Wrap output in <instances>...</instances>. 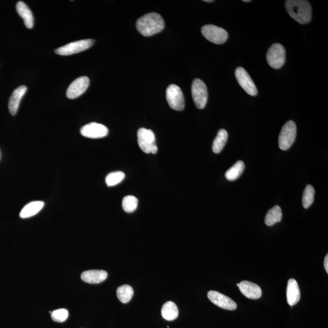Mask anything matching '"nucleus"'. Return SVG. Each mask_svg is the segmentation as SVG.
I'll list each match as a JSON object with an SVG mask.
<instances>
[{
    "label": "nucleus",
    "mask_w": 328,
    "mask_h": 328,
    "mask_svg": "<svg viewBox=\"0 0 328 328\" xmlns=\"http://www.w3.org/2000/svg\"><path fill=\"white\" fill-rule=\"evenodd\" d=\"M125 173L122 172H115L109 173L106 177L105 181L107 186L113 187L119 184L124 180Z\"/></svg>",
    "instance_id": "27"
},
{
    "label": "nucleus",
    "mask_w": 328,
    "mask_h": 328,
    "mask_svg": "<svg viewBox=\"0 0 328 328\" xmlns=\"http://www.w3.org/2000/svg\"><path fill=\"white\" fill-rule=\"evenodd\" d=\"M201 33L207 40L214 44H223L228 38V33L225 30L214 25L204 26L201 29Z\"/></svg>",
    "instance_id": "6"
},
{
    "label": "nucleus",
    "mask_w": 328,
    "mask_h": 328,
    "mask_svg": "<svg viewBox=\"0 0 328 328\" xmlns=\"http://www.w3.org/2000/svg\"><path fill=\"white\" fill-rule=\"evenodd\" d=\"M16 11L25 21L26 27L31 29L33 26V16L32 11L23 1H18L16 6Z\"/></svg>",
    "instance_id": "18"
},
{
    "label": "nucleus",
    "mask_w": 328,
    "mask_h": 328,
    "mask_svg": "<svg viewBox=\"0 0 328 328\" xmlns=\"http://www.w3.org/2000/svg\"><path fill=\"white\" fill-rule=\"evenodd\" d=\"M81 133L82 136L88 137V138L99 139L107 136L108 129L105 125L92 122L82 127Z\"/></svg>",
    "instance_id": "11"
},
{
    "label": "nucleus",
    "mask_w": 328,
    "mask_h": 328,
    "mask_svg": "<svg viewBox=\"0 0 328 328\" xmlns=\"http://www.w3.org/2000/svg\"><path fill=\"white\" fill-rule=\"evenodd\" d=\"M68 311L65 309H59L51 312V318L54 322H64L68 317Z\"/></svg>",
    "instance_id": "28"
},
{
    "label": "nucleus",
    "mask_w": 328,
    "mask_h": 328,
    "mask_svg": "<svg viewBox=\"0 0 328 328\" xmlns=\"http://www.w3.org/2000/svg\"><path fill=\"white\" fill-rule=\"evenodd\" d=\"M245 165L243 161H239L227 171L225 177L227 180L232 181L237 180L245 170Z\"/></svg>",
    "instance_id": "23"
},
{
    "label": "nucleus",
    "mask_w": 328,
    "mask_h": 328,
    "mask_svg": "<svg viewBox=\"0 0 328 328\" xmlns=\"http://www.w3.org/2000/svg\"><path fill=\"white\" fill-rule=\"evenodd\" d=\"M301 293L297 282L295 279H289L286 289L287 301L289 305H295L300 301Z\"/></svg>",
    "instance_id": "16"
},
{
    "label": "nucleus",
    "mask_w": 328,
    "mask_h": 328,
    "mask_svg": "<svg viewBox=\"0 0 328 328\" xmlns=\"http://www.w3.org/2000/svg\"><path fill=\"white\" fill-rule=\"evenodd\" d=\"M296 136V126L295 122L289 120L284 125L279 139V147L282 150H287L293 146Z\"/></svg>",
    "instance_id": "3"
},
{
    "label": "nucleus",
    "mask_w": 328,
    "mask_h": 328,
    "mask_svg": "<svg viewBox=\"0 0 328 328\" xmlns=\"http://www.w3.org/2000/svg\"><path fill=\"white\" fill-rule=\"evenodd\" d=\"M95 41L92 39H86L76 41L69 43L64 47L55 49V52L60 55H69L84 51L93 45Z\"/></svg>",
    "instance_id": "8"
},
{
    "label": "nucleus",
    "mask_w": 328,
    "mask_h": 328,
    "mask_svg": "<svg viewBox=\"0 0 328 328\" xmlns=\"http://www.w3.org/2000/svg\"><path fill=\"white\" fill-rule=\"evenodd\" d=\"M107 277V272L102 270H90L83 272L81 275L82 280L90 284L100 283L105 280Z\"/></svg>",
    "instance_id": "17"
},
{
    "label": "nucleus",
    "mask_w": 328,
    "mask_h": 328,
    "mask_svg": "<svg viewBox=\"0 0 328 328\" xmlns=\"http://www.w3.org/2000/svg\"><path fill=\"white\" fill-rule=\"evenodd\" d=\"M165 23L161 15L156 13L146 14L137 20V30L146 37L153 35L164 30Z\"/></svg>",
    "instance_id": "1"
},
{
    "label": "nucleus",
    "mask_w": 328,
    "mask_h": 328,
    "mask_svg": "<svg viewBox=\"0 0 328 328\" xmlns=\"http://www.w3.org/2000/svg\"><path fill=\"white\" fill-rule=\"evenodd\" d=\"M207 296L214 305L224 310L233 311L237 308V305L233 300L224 294L215 291H209Z\"/></svg>",
    "instance_id": "13"
},
{
    "label": "nucleus",
    "mask_w": 328,
    "mask_h": 328,
    "mask_svg": "<svg viewBox=\"0 0 328 328\" xmlns=\"http://www.w3.org/2000/svg\"><path fill=\"white\" fill-rule=\"evenodd\" d=\"M89 85L90 79L88 77H79L72 82L66 91V96L70 99H74L85 92Z\"/></svg>",
    "instance_id": "10"
},
{
    "label": "nucleus",
    "mask_w": 328,
    "mask_h": 328,
    "mask_svg": "<svg viewBox=\"0 0 328 328\" xmlns=\"http://www.w3.org/2000/svg\"><path fill=\"white\" fill-rule=\"evenodd\" d=\"M282 217L283 213L280 207L279 206H274L267 212L265 217V223L268 226H273L275 224L280 222Z\"/></svg>",
    "instance_id": "22"
},
{
    "label": "nucleus",
    "mask_w": 328,
    "mask_h": 328,
    "mask_svg": "<svg viewBox=\"0 0 328 328\" xmlns=\"http://www.w3.org/2000/svg\"><path fill=\"white\" fill-rule=\"evenodd\" d=\"M137 205H138V200L134 196L129 195V196L124 197L123 199V209L127 213H132L136 211Z\"/></svg>",
    "instance_id": "26"
},
{
    "label": "nucleus",
    "mask_w": 328,
    "mask_h": 328,
    "mask_svg": "<svg viewBox=\"0 0 328 328\" xmlns=\"http://www.w3.org/2000/svg\"><path fill=\"white\" fill-rule=\"evenodd\" d=\"M243 1L244 2H247V3H248V2H250V0H243Z\"/></svg>",
    "instance_id": "32"
},
{
    "label": "nucleus",
    "mask_w": 328,
    "mask_h": 328,
    "mask_svg": "<svg viewBox=\"0 0 328 328\" xmlns=\"http://www.w3.org/2000/svg\"><path fill=\"white\" fill-rule=\"evenodd\" d=\"M161 313L164 319L172 321L177 319L179 315V311L177 305L173 301H169L164 304Z\"/></svg>",
    "instance_id": "20"
},
{
    "label": "nucleus",
    "mask_w": 328,
    "mask_h": 328,
    "mask_svg": "<svg viewBox=\"0 0 328 328\" xmlns=\"http://www.w3.org/2000/svg\"><path fill=\"white\" fill-rule=\"evenodd\" d=\"M192 94L196 107L203 109L208 100V91L204 82L198 79H195L192 83Z\"/></svg>",
    "instance_id": "5"
},
{
    "label": "nucleus",
    "mask_w": 328,
    "mask_h": 328,
    "mask_svg": "<svg viewBox=\"0 0 328 328\" xmlns=\"http://www.w3.org/2000/svg\"><path fill=\"white\" fill-rule=\"evenodd\" d=\"M235 77L241 87L250 96H255L258 90L254 81L247 71L242 67H238L235 71Z\"/></svg>",
    "instance_id": "9"
},
{
    "label": "nucleus",
    "mask_w": 328,
    "mask_h": 328,
    "mask_svg": "<svg viewBox=\"0 0 328 328\" xmlns=\"http://www.w3.org/2000/svg\"><path fill=\"white\" fill-rule=\"evenodd\" d=\"M228 139V133L225 130H219L215 139H214L212 149L214 153H219L225 147Z\"/></svg>",
    "instance_id": "21"
},
{
    "label": "nucleus",
    "mask_w": 328,
    "mask_h": 328,
    "mask_svg": "<svg viewBox=\"0 0 328 328\" xmlns=\"http://www.w3.org/2000/svg\"><path fill=\"white\" fill-rule=\"evenodd\" d=\"M315 190L311 185H308L303 192L302 203L304 208L307 209L314 201Z\"/></svg>",
    "instance_id": "25"
},
{
    "label": "nucleus",
    "mask_w": 328,
    "mask_h": 328,
    "mask_svg": "<svg viewBox=\"0 0 328 328\" xmlns=\"http://www.w3.org/2000/svg\"><path fill=\"white\" fill-rule=\"evenodd\" d=\"M324 266L326 271H327V274L328 273V255H327V256L325 258L324 261Z\"/></svg>",
    "instance_id": "29"
},
{
    "label": "nucleus",
    "mask_w": 328,
    "mask_h": 328,
    "mask_svg": "<svg viewBox=\"0 0 328 328\" xmlns=\"http://www.w3.org/2000/svg\"><path fill=\"white\" fill-rule=\"evenodd\" d=\"M137 141L144 153H151L152 147L156 144L155 135L152 130L141 128L137 131Z\"/></svg>",
    "instance_id": "12"
},
{
    "label": "nucleus",
    "mask_w": 328,
    "mask_h": 328,
    "mask_svg": "<svg viewBox=\"0 0 328 328\" xmlns=\"http://www.w3.org/2000/svg\"><path fill=\"white\" fill-rule=\"evenodd\" d=\"M44 207V202L43 201H33L26 205L21 210L20 216L21 218H28L35 215Z\"/></svg>",
    "instance_id": "19"
},
{
    "label": "nucleus",
    "mask_w": 328,
    "mask_h": 328,
    "mask_svg": "<svg viewBox=\"0 0 328 328\" xmlns=\"http://www.w3.org/2000/svg\"><path fill=\"white\" fill-rule=\"evenodd\" d=\"M26 91H27V87L25 85H21L16 89L12 94L9 98L8 105L9 112L12 115H15L17 113L21 98L25 95Z\"/></svg>",
    "instance_id": "15"
},
{
    "label": "nucleus",
    "mask_w": 328,
    "mask_h": 328,
    "mask_svg": "<svg viewBox=\"0 0 328 328\" xmlns=\"http://www.w3.org/2000/svg\"><path fill=\"white\" fill-rule=\"evenodd\" d=\"M158 147H157L156 144L154 145L151 149V153L156 154L158 152Z\"/></svg>",
    "instance_id": "30"
},
{
    "label": "nucleus",
    "mask_w": 328,
    "mask_h": 328,
    "mask_svg": "<svg viewBox=\"0 0 328 328\" xmlns=\"http://www.w3.org/2000/svg\"><path fill=\"white\" fill-rule=\"evenodd\" d=\"M285 6L289 16L296 22L304 25L310 23L312 19V8L306 0H288Z\"/></svg>",
    "instance_id": "2"
},
{
    "label": "nucleus",
    "mask_w": 328,
    "mask_h": 328,
    "mask_svg": "<svg viewBox=\"0 0 328 328\" xmlns=\"http://www.w3.org/2000/svg\"><path fill=\"white\" fill-rule=\"evenodd\" d=\"M133 294V289L128 284L120 286L117 289V297L123 303H129L131 300Z\"/></svg>",
    "instance_id": "24"
},
{
    "label": "nucleus",
    "mask_w": 328,
    "mask_h": 328,
    "mask_svg": "<svg viewBox=\"0 0 328 328\" xmlns=\"http://www.w3.org/2000/svg\"><path fill=\"white\" fill-rule=\"evenodd\" d=\"M166 98L170 107L177 111H182L185 107L184 96L178 85H170L166 90Z\"/></svg>",
    "instance_id": "7"
},
{
    "label": "nucleus",
    "mask_w": 328,
    "mask_h": 328,
    "mask_svg": "<svg viewBox=\"0 0 328 328\" xmlns=\"http://www.w3.org/2000/svg\"><path fill=\"white\" fill-rule=\"evenodd\" d=\"M205 2H207V3H211V2H213V0H205Z\"/></svg>",
    "instance_id": "31"
},
{
    "label": "nucleus",
    "mask_w": 328,
    "mask_h": 328,
    "mask_svg": "<svg viewBox=\"0 0 328 328\" xmlns=\"http://www.w3.org/2000/svg\"><path fill=\"white\" fill-rule=\"evenodd\" d=\"M266 59L269 66L272 68H281L285 63V49L279 43H275L270 47L267 51Z\"/></svg>",
    "instance_id": "4"
},
{
    "label": "nucleus",
    "mask_w": 328,
    "mask_h": 328,
    "mask_svg": "<svg viewBox=\"0 0 328 328\" xmlns=\"http://www.w3.org/2000/svg\"><path fill=\"white\" fill-rule=\"evenodd\" d=\"M241 293L246 297L257 300L261 297L262 290L257 284L249 281H243L237 284Z\"/></svg>",
    "instance_id": "14"
}]
</instances>
